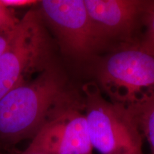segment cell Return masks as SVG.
I'll return each mask as SVG.
<instances>
[{"label": "cell", "mask_w": 154, "mask_h": 154, "mask_svg": "<svg viewBox=\"0 0 154 154\" xmlns=\"http://www.w3.org/2000/svg\"><path fill=\"white\" fill-rule=\"evenodd\" d=\"M81 106L54 62L0 99V150L33 139L49 122Z\"/></svg>", "instance_id": "cell-1"}, {"label": "cell", "mask_w": 154, "mask_h": 154, "mask_svg": "<svg viewBox=\"0 0 154 154\" xmlns=\"http://www.w3.org/2000/svg\"><path fill=\"white\" fill-rule=\"evenodd\" d=\"M96 74L109 101L137 124L154 106V57L140 45L126 47L107 56Z\"/></svg>", "instance_id": "cell-2"}, {"label": "cell", "mask_w": 154, "mask_h": 154, "mask_svg": "<svg viewBox=\"0 0 154 154\" xmlns=\"http://www.w3.org/2000/svg\"><path fill=\"white\" fill-rule=\"evenodd\" d=\"M53 45L38 9L29 10L11 32L0 56V99L52 63Z\"/></svg>", "instance_id": "cell-3"}, {"label": "cell", "mask_w": 154, "mask_h": 154, "mask_svg": "<svg viewBox=\"0 0 154 154\" xmlns=\"http://www.w3.org/2000/svg\"><path fill=\"white\" fill-rule=\"evenodd\" d=\"M83 101L93 148L102 154H124L141 150V136L136 121L106 101L94 83L83 86Z\"/></svg>", "instance_id": "cell-4"}, {"label": "cell", "mask_w": 154, "mask_h": 154, "mask_svg": "<svg viewBox=\"0 0 154 154\" xmlns=\"http://www.w3.org/2000/svg\"><path fill=\"white\" fill-rule=\"evenodd\" d=\"M38 8L65 54L86 61L103 45L86 9L84 0H43Z\"/></svg>", "instance_id": "cell-5"}, {"label": "cell", "mask_w": 154, "mask_h": 154, "mask_svg": "<svg viewBox=\"0 0 154 154\" xmlns=\"http://www.w3.org/2000/svg\"><path fill=\"white\" fill-rule=\"evenodd\" d=\"M74 107L47 124L32 141L47 154H92L85 114Z\"/></svg>", "instance_id": "cell-6"}, {"label": "cell", "mask_w": 154, "mask_h": 154, "mask_svg": "<svg viewBox=\"0 0 154 154\" xmlns=\"http://www.w3.org/2000/svg\"><path fill=\"white\" fill-rule=\"evenodd\" d=\"M96 32L103 42L126 36L143 14L147 2L137 0H84Z\"/></svg>", "instance_id": "cell-7"}, {"label": "cell", "mask_w": 154, "mask_h": 154, "mask_svg": "<svg viewBox=\"0 0 154 154\" xmlns=\"http://www.w3.org/2000/svg\"><path fill=\"white\" fill-rule=\"evenodd\" d=\"M143 14L146 32L140 46L154 57V2H147Z\"/></svg>", "instance_id": "cell-8"}, {"label": "cell", "mask_w": 154, "mask_h": 154, "mask_svg": "<svg viewBox=\"0 0 154 154\" xmlns=\"http://www.w3.org/2000/svg\"><path fill=\"white\" fill-rule=\"evenodd\" d=\"M20 20L15 14L14 9L0 2V34L10 33L18 26Z\"/></svg>", "instance_id": "cell-9"}, {"label": "cell", "mask_w": 154, "mask_h": 154, "mask_svg": "<svg viewBox=\"0 0 154 154\" xmlns=\"http://www.w3.org/2000/svg\"><path fill=\"white\" fill-rule=\"evenodd\" d=\"M138 124L149 143L151 154H154V106L140 117Z\"/></svg>", "instance_id": "cell-10"}, {"label": "cell", "mask_w": 154, "mask_h": 154, "mask_svg": "<svg viewBox=\"0 0 154 154\" xmlns=\"http://www.w3.org/2000/svg\"><path fill=\"white\" fill-rule=\"evenodd\" d=\"M0 2L5 7L13 9L15 7H24L38 5L40 1H35V0H0Z\"/></svg>", "instance_id": "cell-11"}, {"label": "cell", "mask_w": 154, "mask_h": 154, "mask_svg": "<svg viewBox=\"0 0 154 154\" xmlns=\"http://www.w3.org/2000/svg\"><path fill=\"white\" fill-rule=\"evenodd\" d=\"M13 154H47L45 151H43L39 146L34 143L33 141L31 142L29 146L26 148L24 151L19 153H16Z\"/></svg>", "instance_id": "cell-12"}, {"label": "cell", "mask_w": 154, "mask_h": 154, "mask_svg": "<svg viewBox=\"0 0 154 154\" xmlns=\"http://www.w3.org/2000/svg\"><path fill=\"white\" fill-rule=\"evenodd\" d=\"M11 32L7 34H0V56L5 51V48L7 47V44H8L9 38Z\"/></svg>", "instance_id": "cell-13"}, {"label": "cell", "mask_w": 154, "mask_h": 154, "mask_svg": "<svg viewBox=\"0 0 154 154\" xmlns=\"http://www.w3.org/2000/svg\"><path fill=\"white\" fill-rule=\"evenodd\" d=\"M124 154H143V153H142V151H135V152H131V153H124Z\"/></svg>", "instance_id": "cell-14"}]
</instances>
